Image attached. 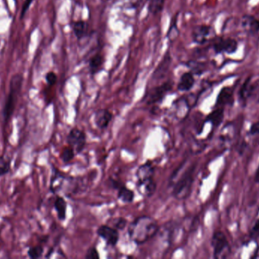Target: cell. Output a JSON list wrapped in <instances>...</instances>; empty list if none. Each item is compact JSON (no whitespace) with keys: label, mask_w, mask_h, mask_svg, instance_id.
<instances>
[{"label":"cell","mask_w":259,"mask_h":259,"mask_svg":"<svg viewBox=\"0 0 259 259\" xmlns=\"http://www.w3.org/2000/svg\"><path fill=\"white\" fill-rule=\"evenodd\" d=\"M159 231V225L154 218L140 216L134 219L128 226V235L137 245H142L153 239Z\"/></svg>","instance_id":"1"},{"label":"cell","mask_w":259,"mask_h":259,"mask_svg":"<svg viewBox=\"0 0 259 259\" xmlns=\"http://www.w3.org/2000/svg\"><path fill=\"white\" fill-rule=\"evenodd\" d=\"M23 78L22 74L16 73L13 74L11 78L10 83H9V92L6 100H5V105L2 110V116H3L5 125L7 124L14 114L16 111V104L18 100L19 95L21 93V88H22Z\"/></svg>","instance_id":"2"},{"label":"cell","mask_w":259,"mask_h":259,"mask_svg":"<svg viewBox=\"0 0 259 259\" xmlns=\"http://www.w3.org/2000/svg\"><path fill=\"white\" fill-rule=\"evenodd\" d=\"M211 245L215 259H227L231 254L228 240L222 231H215L211 238Z\"/></svg>","instance_id":"3"},{"label":"cell","mask_w":259,"mask_h":259,"mask_svg":"<svg viewBox=\"0 0 259 259\" xmlns=\"http://www.w3.org/2000/svg\"><path fill=\"white\" fill-rule=\"evenodd\" d=\"M195 168H190L173 187V195L177 199H184L189 195L193 182V172Z\"/></svg>","instance_id":"4"},{"label":"cell","mask_w":259,"mask_h":259,"mask_svg":"<svg viewBox=\"0 0 259 259\" xmlns=\"http://www.w3.org/2000/svg\"><path fill=\"white\" fill-rule=\"evenodd\" d=\"M67 142L75 153H81L86 144V135L82 130L74 128L70 130L67 137Z\"/></svg>","instance_id":"5"},{"label":"cell","mask_w":259,"mask_h":259,"mask_svg":"<svg viewBox=\"0 0 259 259\" xmlns=\"http://www.w3.org/2000/svg\"><path fill=\"white\" fill-rule=\"evenodd\" d=\"M173 88V81H168L159 86L155 87L151 91L147 97L148 104H155L161 102L167 93Z\"/></svg>","instance_id":"6"},{"label":"cell","mask_w":259,"mask_h":259,"mask_svg":"<svg viewBox=\"0 0 259 259\" xmlns=\"http://www.w3.org/2000/svg\"><path fill=\"white\" fill-rule=\"evenodd\" d=\"M213 50L216 54H232L238 49V43L234 38H218L212 46Z\"/></svg>","instance_id":"7"},{"label":"cell","mask_w":259,"mask_h":259,"mask_svg":"<svg viewBox=\"0 0 259 259\" xmlns=\"http://www.w3.org/2000/svg\"><path fill=\"white\" fill-rule=\"evenodd\" d=\"M215 34L212 27L207 24H201L194 28L192 34V41L197 44H204Z\"/></svg>","instance_id":"8"},{"label":"cell","mask_w":259,"mask_h":259,"mask_svg":"<svg viewBox=\"0 0 259 259\" xmlns=\"http://www.w3.org/2000/svg\"><path fill=\"white\" fill-rule=\"evenodd\" d=\"M97 235L105 240V242L111 246H115L119 242V230L108 225L100 226L97 230Z\"/></svg>","instance_id":"9"},{"label":"cell","mask_w":259,"mask_h":259,"mask_svg":"<svg viewBox=\"0 0 259 259\" xmlns=\"http://www.w3.org/2000/svg\"><path fill=\"white\" fill-rule=\"evenodd\" d=\"M234 102V89L230 87H224L218 93L215 107L224 108L225 106L233 105Z\"/></svg>","instance_id":"10"},{"label":"cell","mask_w":259,"mask_h":259,"mask_svg":"<svg viewBox=\"0 0 259 259\" xmlns=\"http://www.w3.org/2000/svg\"><path fill=\"white\" fill-rule=\"evenodd\" d=\"M94 123L97 128L105 130L112 119V113L106 109H100L95 112Z\"/></svg>","instance_id":"11"},{"label":"cell","mask_w":259,"mask_h":259,"mask_svg":"<svg viewBox=\"0 0 259 259\" xmlns=\"http://www.w3.org/2000/svg\"><path fill=\"white\" fill-rule=\"evenodd\" d=\"M241 26L248 35H256L259 32V20L253 16L245 15L241 19Z\"/></svg>","instance_id":"12"},{"label":"cell","mask_w":259,"mask_h":259,"mask_svg":"<svg viewBox=\"0 0 259 259\" xmlns=\"http://www.w3.org/2000/svg\"><path fill=\"white\" fill-rule=\"evenodd\" d=\"M156 183L153 178L144 180V181H138V183H137V188H138V192L142 196H145L146 198L153 196L156 191Z\"/></svg>","instance_id":"13"},{"label":"cell","mask_w":259,"mask_h":259,"mask_svg":"<svg viewBox=\"0 0 259 259\" xmlns=\"http://www.w3.org/2000/svg\"><path fill=\"white\" fill-rule=\"evenodd\" d=\"M196 80L192 72H187L182 74L177 84V90L181 92H187L193 88Z\"/></svg>","instance_id":"14"},{"label":"cell","mask_w":259,"mask_h":259,"mask_svg":"<svg viewBox=\"0 0 259 259\" xmlns=\"http://www.w3.org/2000/svg\"><path fill=\"white\" fill-rule=\"evenodd\" d=\"M154 173L155 169L153 164L147 162L139 166L136 173V176H137L138 181H144V180L153 178Z\"/></svg>","instance_id":"15"},{"label":"cell","mask_w":259,"mask_h":259,"mask_svg":"<svg viewBox=\"0 0 259 259\" xmlns=\"http://www.w3.org/2000/svg\"><path fill=\"white\" fill-rule=\"evenodd\" d=\"M172 64V56H171L169 51L165 54L162 60L160 62L158 66H157L156 69L153 73V77L155 78H161L166 74L168 69L170 68Z\"/></svg>","instance_id":"16"},{"label":"cell","mask_w":259,"mask_h":259,"mask_svg":"<svg viewBox=\"0 0 259 259\" xmlns=\"http://www.w3.org/2000/svg\"><path fill=\"white\" fill-rule=\"evenodd\" d=\"M71 28H72L74 36L77 37V40H82L85 37L87 36L88 24L86 21H83V20L74 21Z\"/></svg>","instance_id":"17"},{"label":"cell","mask_w":259,"mask_h":259,"mask_svg":"<svg viewBox=\"0 0 259 259\" xmlns=\"http://www.w3.org/2000/svg\"><path fill=\"white\" fill-rule=\"evenodd\" d=\"M104 64V57L100 54H95L90 59H89L88 66H89V71L90 74H97L101 71Z\"/></svg>","instance_id":"18"},{"label":"cell","mask_w":259,"mask_h":259,"mask_svg":"<svg viewBox=\"0 0 259 259\" xmlns=\"http://www.w3.org/2000/svg\"><path fill=\"white\" fill-rule=\"evenodd\" d=\"M54 208L56 211L58 219L64 221L66 219L67 214V202L62 196H57L54 202Z\"/></svg>","instance_id":"19"},{"label":"cell","mask_w":259,"mask_h":259,"mask_svg":"<svg viewBox=\"0 0 259 259\" xmlns=\"http://www.w3.org/2000/svg\"><path fill=\"white\" fill-rule=\"evenodd\" d=\"M224 117V111L222 107H216L206 118V122L211 123L213 126L218 127L222 124Z\"/></svg>","instance_id":"20"},{"label":"cell","mask_w":259,"mask_h":259,"mask_svg":"<svg viewBox=\"0 0 259 259\" xmlns=\"http://www.w3.org/2000/svg\"><path fill=\"white\" fill-rule=\"evenodd\" d=\"M255 85L252 83L251 78H247L246 81L244 82L242 86L241 87L240 91V99L242 100V102H246V100L252 97V94L254 93Z\"/></svg>","instance_id":"21"},{"label":"cell","mask_w":259,"mask_h":259,"mask_svg":"<svg viewBox=\"0 0 259 259\" xmlns=\"http://www.w3.org/2000/svg\"><path fill=\"white\" fill-rule=\"evenodd\" d=\"M134 196L135 195H134V191L127 188L123 184L118 188V199L121 201L123 203L130 204L131 202H134Z\"/></svg>","instance_id":"22"},{"label":"cell","mask_w":259,"mask_h":259,"mask_svg":"<svg viewBox=\"0 0 259 259\" xmlns=\"http://www.w3.org/2000/svg\"><path fill=\"white\" fill-rule=\"evenodd\" d=\"M165 4V0H148V12L156 16L163 10Z\"/></svg>","instance_id":"23"},{"label":"cell","mask_w":259,"mask_h":259,"mask_svg":"<svg viewBox=\"0 0 259 259\" xmlns=\"http://www.w3.org/2000/svg\"><path fill=\"white\" fill-rule=\"evenodd\" d=\"M12 161L4 155L0 156V177L5 176L10 172Z\"/></svg>","instance_id":"24"},{"label":"cell","mask_w":259,"mask_h":259,"mask_svg":"<svg viewBox=\"0 0 259 259\" xmlns=\"http://www.w3.org/2000/svg\"><path fill=\"white\" fill-rule=\"evenodd\" d=\"M43 252H44V247H43V245H39L30 247L27 253H28V256L31 259H35L41 258Z\"/></svg>","instance_id":"25"},{"label":"cell","mask_w":259,"mask_h":259,"mask_svg":"<svg viewBox=\"0 0 259 259\" xmlns=\"http://www.w3.org/2000/svg\"><path fill=\"white\" fill-rule=\"evenodd\" d=\"M74 157H75V151L70 146L64 149L62 154H61V158L65 164H69L74 159Z\"/></svg>","instance_id":"26"},{"label":"cell","mask_w":259,"mask_h":259,"mask_svg":"<svg viewBox=\"0 0 259 259\" xmlns=\"http://www.w3.org/2000/svg\"><path fill=\"white\" fill-rule=\"evenodd\" d=\"M188 66L192 69V73H193L194 75L197 74V75H200L204 73V66L202 63H199V62H189Z\"/></svg>","instance_id":"27"},{"label":"cell","mask_w":259,"mask_h":259,"mask_svg":"<svg viewBox=\"0 0 259 259\" xmlns=\"http://www.w3.org/2000/svg\"><path fill=\"white\" fill-rule=\"evenodd\" d=\"M45 79H46L47 83L50 86H53V85H55V84H56L58 77H57L56 74H55L54 72H49V73H47V74H46Z\"/></svg>","instance_id":"28"},{"label":"cell","mask_w":259,"mask_h":259,"mask_svg":"<svg viewBox=\"0 0 259 259\" xmlns=\"http://www.w3.org/2000/svg\"><path fill=\"white\" fill-rule=\"evenodd\" d=\"M249 135L251 137L259 138V121L252 123L249 130Z\"/></svg>","instance_id":"29"},{"label":"cell","mask_w":259,"mask_h":259,"mask_svg":"<svg viewBox=\"0 0 259 259\" xmlns=\"http://www.w3.org/2000/svg\"><path fill=\"white\" fill-rule=\"evenodd\" d=\"M127 223V220L123 218H119L115 220L113 224L115 229H117L118 230H122L125 228Z\"/></svg>","instance_id":"30"},{"label":"cell","mask_w":259,"mask_h":259,"mask_svg":"<svg viewBox=\"0 0 259 259\" xmlns=\"http://www.w3.org/2000/svg\"><path fill=\"white\" fill-rule=\"evenodd\" d=\"M250 237L253 240L259 238V219L256 221V223L250 230Z\"/></svg>","instance_id":"31"},{"label":"cell","mask_w":259,"mask_h":259,"mask_svg":"<svg viewBox=\"0 0 259 259\" xmlns=\"http://www.w3.org/2000/svg\"><path fill=\"white\" fill-rule=\"evenodd\" d=\"M85 258L86 259H100V255H99L98 251L96 248L91 247L88 249Z\"/></svg>","instance_id":"32"},{"label":"cell","mask_w":259,"mask_h":259,"mask_svg":"<svg viewBox=\"0 0 259 259\" xmlns=\"http://www.w3.org/2000/svg\"><path fill=\"white\" fill-rule=\"evenodd\" d=\"M34 0H25L24 4H23L22 8H21V16L20 18L22 20L25 16L26 13L28 12V9H30L31 4L33 3Z\"/></svg>","instance_id":"33"},{"label":"cell","mask_w":259,"mask_h":259,"mask_svg":"<svg viewBox=\"0 0 259 259\" xmlns=\"http://www.w3.org/2000/svg\"><path fill=\"white\" fill-rule=\"evenodd\" d=\"M255 182L259 183V166L256 169V173H255Z\"/></svg>","instance_id":"34"},{"label":"cell","mask_w":259,"mask_h":259,"mask_svg":"<svg viewBox=\"0 0 259 259\" xmlns=\"http://www.w3.org/2000/svg\"><path fill=\"white\" fill-rule=\"evenodd\" d=\"M16 1H17V0H15V2H16Z\"/></svg>","instance_id":"35"}]
</instances>
